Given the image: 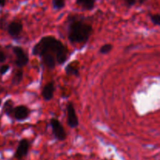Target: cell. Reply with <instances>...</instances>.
Masks as SVG:
<instances>
[{
  "label": "cell",
  "instance_id": "cell-1",
  "mask_svg": "<svg viewBox=\"0 0 160 160\" xmlns=\"http://www.w3.org/2000/svg\"><path fill=\"white\" fill-rule=\"evenodd\" d=\"M45 53L53 54L56 57V63L62 64L68 56V50L61 41L53 36L48 35L42 38L32 49L34 56H41Z\"/></svg>",
  "mask_w": 160,
  "mask_h": 160
},
{
  "label": "cell",
  "instance_id": "cell-2",
  "mask_svg": "<svg viewBox=\"0 0 160 160\" xmlns=\"http://www.w3.org/2000/svg\"><path fill=\"white\" fill-rule=\"evenodd\" d=\"M67 37L71 43H86L92 33V26L78 16H70Z\"/></svg>",
  "mask_w": 160,
  "mask_h": 160
},
{
  "label": "cell",
  "instance_id": "cell-3",
  "mask_svg": "<svg viewBox=\"0 0 160 160\" xmlns=\"http://www.w3.org/2000/svg\"><path fill=\"white\" fill-rule=\"evenodd\" d=\"M50 124L55 137L60 141H65L67 138V133L61 122L56 118H52L50 120Z\"/></svg>",
  "mask_w": 160,
  "mask_h": 160
},
{
  "label": "cell",
  "instance_id": "cell-4",
  "mask_svg": "<svg viewBox=\"0 0 160 160\" xmlns=\"http://www.w3.org/2000/svg\"><path fill=\"white\" fill-rule=\"evenodd\" d=\"M12 51H13L14 55L16 56L15 64L18 67H24L27 65L29 61V58H28V55L23 50V48L20 46H14L12 48Z\"/></svg>",
  "mask_w": 160,
  "mask_h": 160
},
{
  "label": "cell",
  "instance_id": "cell-5",
  "mask_svg": "<svg viewBox=\"0 0 160 160\" xmlns=\"http://www.w3.org/2000/svg\"><path fill=\"white\" fill-rule=\"evenodd\" d=\"M67 123L71 128H76L79 125V121L77 116L76 111H75L74 106L73 103L69 102L67 106Z\"/></svg>",
  "mask_w": 160,
  "mask_h": 160
},
{
  "label": "cell",
  "instance_id": "cell-6",
  "mask_svg": "<svg viewBox=\"0 0 160 160\" xmlns=\"http://www.w3.org/2000/svg\"><path fill=\"white\" fill-rule=\"evenodd\" d=\"M28 151H29V142L27 139H22L19 143L18 147L14 154V157L17 159L21 160L22 158L27 156Z\"/></svg>",
  "mask_w": 160,
  "mask_h": 160
},
{
  "label": "cell",
  "instance_id": "cell-7",
  "mask_svg": "<svg viewBox=\"0 0 160 160\" xmlns=\"http://www.w3.org/2000/svg\"><path fill=\"white\" fill-rule=\"evenodd\" d=\"M29 109L24 105H19V106L16 107L12 111L13 117L17 121L25 120L29 115Z\"/></svg>",
  "mask_w": 160,
  "mask_h": 160
},
{
  "label": "cell",
  "instance_id": "cell-8",
  "mask_svg": "<svg viewBox=\"0 0 160 160\" xmlns=\"http://www.w3.org/2000/svg\"><path fill=\"white\" fill-rule=\"evenodd\" d=\"M23 25L17 21H12L7 25V31L12 38H17L21 33Z\"/></svg>",
  "mask_w": 160,
  "mask_h": 160
},
{
  "label": "cell",
  "instance_id": "cell-9",
  "mask_svg": "<svg viewBox=\"0 0 160 160\" xmlns=\"http://www.w3.org/2000/svg\"><path fill=\"white\" fill-rule=\"evenodd\" d=\"M40 57L43 64L47 68L50 69V70H52L55 68L56 61L54 55L52 54V53H45V54L42 55Z\"/></svg>",
  "mask_w": 160,
  "mask_h": 160
},
{
  "label": "cell",
  "instance_id": "cell-10",
  "mask_svg": "<svg viewBox=\"0 0 160 160\" xmlns=\"http://www.w3.org/2000/svg\"><path fill=\"white\" fill-rule=\"evenodd\" d=\"M55 91V86L54 83L52 82L48 83L44 86L43 89H42V95L43 97L45 100H50L53 97Z\"/></svg>",
  "mask_w": 160,
  "mask_h": 160
},
{
  "label": "cell",
  "instance_id": "cell-11",
  "mask_svg": "<svg viewBox=\"0 0 160 160\" xmlns=\"http://www.w3.org/2000/svg\"><path fill=\"white\" fill-rule=\"evenodd\" d=\"M76 4L84 10H92L95 7V0H76Z\"/></svg>",
  "mask_w": 160,
  "mask_h": 160
},
{
  "label": "cell",
  "instance_id": "cell-12",
  "mask_svg": "<svg viewBox=\"0 0 160 160\" xmlns=\"http://www.w3.org/2000/svg\"><path fill=\"white\" fill-rule=\"evenodd\" d=\"M13 105H14L13 101H12L11 99L6 100V101L4 103V105H3V108H2L3 112H4L6 115L10 116L12 114V111H13V109H14Z\"/></svg>",
  "mask_w": 160,
  "mask_h": 160
},
{
  "label": "cell",
  "instance_id": "cell-13",
  "mask_svg": "<svg viewBox=\"0 0 160 160\" xmlns=\"http://www.w3.org/2000/svg\"><path fill=\"white\" fill-rule=\"evenodd\" d=\"M23 72L22 70H18L15 74H14L13 77H12V85H19L21 81L23 80Z\"/></svg>",
  "mask_w": 160,
  "mask_h": 160
},
{
  "label": "cell",
  "instance_id": "cell-14",
  "mask_svg": "<svg viewBox=\"0 0 160 160\" xmlns=\"http://www.w3.org/2000/svg\"><path fill=\"white\" fill-rule=\"evenodd\" d=\"M66 74L67 75H75V76H78L79 75V71L77 67H73V64H70L67 66L65 68Z\"/></svg>",
  "mask_w": 160,
  "mask_h": 160
},
{
  "label": "cell",
  "instance_id": "cell-15",
  "mask_svg": "<svg viewBox=\"0 0 160 160\" xmlns=\"http://www.w3.org/2000/svg\"><path fill=\"white\" fill-rule=\"evenodd\" d=\"M66 2L65 0H52V6L53 9L56 10L62 9V8L65 7Z\"/></svg>",
  "mask_w": 160,
  "mask_h": 160
},
{
  "label": "cell",
  "instance_id": "cell-16",
  "mask_svg": "<svg viewBox=\"0 0 160 160\" xmlns=\"http://www.w3.org/2000/svg\"><path fill=\"white\" fill-rule=\"evenodd\" d=\"M112 44L107 43V44H105V45H103L100 48L99 52H100V53H102V54H107V53H109V52L112 50Z\"/></svg>",
  "mask_w": 160,
  "mask_h": 160
},
{
  "label": "cell",
  "instance_id": "cell-17",
  "mask_svg": "<svg viewBox=\"0 0 160 160\" xmlns=\"http://www.w3.org/2000/svg\"><path fill=\"white\" fill-rule=\"evenodd\" d=\"M150 19L154 25L159 26L160 24V15L159 13L157 14H152L150 15Z\"/></svg>",
  "mask_w": 160,
  "mask_h": 160
},
{
  "label": "cell",
  "instance_id": "cell-18",
  "mask_svg": "<svg viewBox=\"0 0 160 160\" xmlns=\"http://www.w3.org/2000/svg\"><path fill=\"white\" fill-rule=\"evenodd\" d=\"M136 3H137L136 0H124L125 6L128 8L132 7L133 6H134L136 4Z\"/></svg>",
  "mask_w": 160,
  "mask_h": 160
},
{
  "label": "cell",
  "instance_id": "cell-19",
  "mask_svg": "<svg viewBox=\"0 0 160 160\" xmlns=\"http://www.w3.org/2000/svg\"><path fill=\"white\" fill-rule=\"evenodd\" d=\"M9 66L7 65V64H4V65H2L1 67H0V74H1L2 75H5V74L9 71Z\"/></svg>",
  "mask_w": 160,
  "mask_h": 160
},
{
  "label": "cell",
  "instance_id": "cell-20",
  "mask_svg": "<svg viewBox=\"0 0 160 160\" xmlns=\"http://www.w3.org/2000/svg\"><path fill=\"white\" fill-rule=\"evenodd\" d=\"M6 24V17H2L0 18V28H4Z\"/></svg>",
  "mask_w": 160,
  "mask_h": 160
},
{
  "label": "cell",
  "instance_id": "cell-21",
  "mask_svg": "<svg viewBox=\"0 0 160 160\" xmlns=\"http://www.w3.org/2000/svg\"><path fill=\"white\" fill-rule=\"evenodd\" d=\"M6 60V55L5 54V53L2 50H0V64L1 63L5 62Z\"/></svg>",
  "mask_w": 160,
  "mask_h": 160
},
{
  "label": "cell",
  "instance_id": "cell-22",
  "mask_svg": "<svg viewBox=\"0 0 160 160\" xmlns=\"http://www.w3.org/2000/svg\"><path fill=\"white\" fill-rule=\"evenodd\" d=\"M6 4V0H0V7H4Z\"/></svg>",
  "mask_w": 160,
  "mask_h": 160
},
{
  "label": "cell",
  "instance_id": "cell-23",
  "mask_svg": "<svg viewBox=\"0 0 160 160\" xmlns=\"http://www.w3.org/2000/svg\"><path fill=\"white\" fill-rule=\"evenodd\" d=\"M136 1L138 2L139 4H144V3H145L147 0H136Z\"/></svg>",
  "mask_w": 160,
  "mask_h": 160
},
{
  "label": "cell",
  "instance_id": "cell-24",
  "mask_svg": "<svg viewBox=\"0 0 160 160\" xmlns=\"http://www.w3.org/2000/svg\"><path fill=\"white\" fill-rule=\"evenodd\" d=\"M1 104H2V99L0 98V106H1Z\"/></svg>",
  "mask_w": 160,
  "mask_h": 160
}]
</instances>
